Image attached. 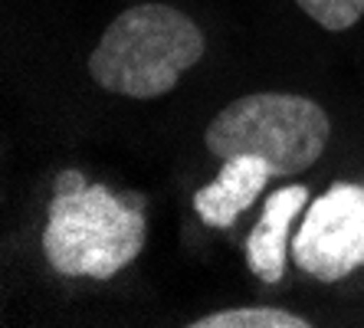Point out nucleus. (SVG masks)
<instances>
[{
	"instance_id": "obj_1",
	"label": "nucleus",
	"mask_w": 364,
	"mask_h": 328,
	"mask_svg": "<svg viewBox=\"0 0 364 328\" xmlns=\"http://www.w3.org/2000/svg\"><path fill=\"white\" fill-rule=\"evenodd\" d=\"M207 50L203 30L168 4L122 10L89 56V76L99 89L128 99H158L197 66Z\"/></svg>"
},
{
	"instance_id": "obj_2",
	"label": "nucleus",
	"mask_w": 364,
	"mask_h": 328,
	"mask_svg": "<svg viewBox=\"0 0 364 328\" xmlns=\"http://www.w3.org/2000/svg\"><path fill=\"white\" fill-rule=\"evenodd\" d=\"M331 138L328 112L318 102L292 92L240 95L213 115L203 144L213 158L253 154L266 161L272 177H289L312 168Z\"/></svg>"
},
{
	"instance_id": "obj_3",
	"label": "nucleus",
	"mask_w": 364,
	"mask_h": 328,
	"mask_svg": "<svg viewBox=\"0 0 364 328\" xmlns=\"http://www.w3.org/2000/svg\"><path fill=\"white\" fill-rule=\"evenodd\" d=\"M148 223L138 207L102 184L53 194L43 253L60 276L112 279L144 246Z\"/></svg>"
},
{
	"instance_id": "obj_4",
	"label": "nucleus",
	"mask_w": 364,
	"mask_h": 328,
	"mask_svg": "<svg viewBox=\"0 0 364 328\" xmlns=\"http://www.w3.org/2000/svg\"><path fill=\"white\" fill-rule=\"evenodd\" d=\"M292 263L318 282H338L364 266V187L338 181L305 207L292 236Z\"/></svg>"
},
{
	"instance_id": "obj_5",
	"label": "nucleus",
	"mask_w": 364,
	"mask_h": 328,
	"mask_svg": "<svg viewBox=\"0 0 364 328\" xmlns=\"http://www.w3.org/2000/svg\"><path fill=\"white\" fill-rule=\"evenodd\" d=\"M309 187L305 184H289L272 191L263 203V213L256 220V227L246 236V266L259 282L276 286L286 276V256L292 250L289 230L296 223V217H302V211L309 207Z\"/></svg>"
},
{
	"instance_id": "obj_6",
	"label": "nucleus",
	"mask_w": 364,
	"mask_h": 328,
	"mask_svg": "<svg viewBox=\"0 0 364 328\" xmlns=\"http://www.w3.org/2000/svg\"><path fill=\"white\" fill-rule=\"evenodd\" d=\"M272 181V171L266 161L253 154H233L223 161L220 174L210 184H203L194 194V211L197 217L213 230H227L240 220V213L250 211L256 197L266 191Z\"/></svg>"
},
{
	"instance_id": "obj_7",
	"label": "nucleus",
	"mask_w": 364,
	"mask_h": 328,
	"mask_svg": "<svg viewBox=\"0 0 364 328\" xmlns=\"http://www.w3.org/2000/svg\"><path fill=\"white\" fill-rule=\"evenodd\" d=\"M191 328H309L312 322L286 309L253 305V309H223L200 315L197 322H187Z\"/></svg>"
},
{
	"instance_id": "obj_8",
	"label": "nucleus",
	"mask_w": 364,
	"mask_h": 328,
	"mask_svg": "<svg viewBox=\"0 0 364 328\" xmlns=\"http://www.w3.org/2000/svg\"><path fill=\"white\" fill-rule=\"evenodd\" d=\"M296 4L328 33L351 30L364 17V0H296Z\"/></svg>"
},
{
	"instance_id": "obj_9",
	"label": "nucleus",
	"mask_w": 364,
	"mask_h": 328,
	"mask_svg": "<svg viewBox=\"0 0 364 328\" xmlns=\"http://www.w3.org/2000/svg\"><path fill=\"white\" fill-rule=\"evenodd\" d=\"M79 187H85V177L79 174V171H63V174L56 177V187H53V191L66 194V191H79Z\"/></svg>"
}]
</instances>
